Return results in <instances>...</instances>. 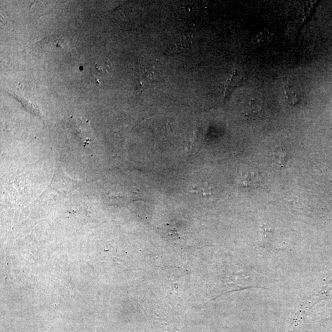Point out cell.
<instances>
[{"instance_id": "2", "label": "cell", "mask_w": 332, "mask_h": 332, "mask_svg": "<svg viewBox=\"0 0 332 332\" xmlns=\"http://www.w3.org/2000/svg\"><path fill=\"white\" fill-rule=\"evenodd\" d=\"M38 44L43 50L52 51L55 49L64 48L66 45V41L62 35L51 36L42 39L39 43H38Z\"/></svg>"}, {"instance_id": "7", "label": "cell", "mask_w": 332, "mask_h": 332, "mask_svg": "<svg viewBox=\"0 0 332 332\" xmlns=\"http://www.w3.org/2000/svg\"><path fill=\"white\" fill-rule=\"evenodd\" d=\"M285 95H286V98L287 102H289V104L291 105H296L298 103L300 98L298 96L297 93H296L295 91L293 89H288L286 91L285 93Z\"/></svg>"}, {"instance_id": "4", "label": "cell", "mask_w": 332, "mask_h": 332, "mask_svg": "<svg viewBox=\"0 0 332 332\" xmlns=\"http://www.w3.org/2000/svg\"><path fill=\"white\" fill-rule=\"evenodd\" d=\"M193 35L190 32H185L178 35L176 39V46L178 51L190 50L193 43Z\"/></svg>"}, {"instance_id": "1", "label": "cell", "mask_w": 332, "mask_h": 332, "mask_svg": "<svg viewBox=\"0 0 332 332\" xmlns=\"http://www.w3.org/2000/svg\"><path fill=\"white\" fill-rule=\"evenodd\" d=\"M261 178L255 171H248L242 174L239 180L240 187L246 189H255L260 187Z\"/></svg>"}, {"instance_id": "5", "label": "cell", "mask_w": 332, "mask_h": 332, "mask_svg": "<svg viewBox=\"0 0 332 332\" xmlns=\"http://www.w3.org/2000/svg\"><path fill=\"white\" fill-rule=\"evenodd\" d=\"M215 188L208 182L200 183L195 185L192 189V192L201 195L205 199H211L215 195Z\"/></svg>"}, {"instance_id": "6", "label": "cell", "mask_w": 332, "mask_h": 332, "mask_svg": "<svg viewBox=\"0 0 332 332\" xmlns=\"http://www.w3.org/2000/svg\"><path fill=\"white\" fill-rule=\"evenodd\" d=\"M272 156L275 162L280 166H286L288 161V154L284 148L281 147L275 148L272 151Z\"/></svg>"}, {"instance_id": "3", "label": "cell", "mask_w": 332, "mask_h": 332, "mask_svg": "<svg viewBox=\"0 0 332 332\" xmlns=\"http://www.w3.org/2000/svg\"><path fill=\"white\" fill-rule=\"evenodd\" d=\"M242 82V77H241V75H240L238 70H235L232 73V74L230 75V77L228 78V79L225 82L224 94L225 100L227 99L228 97L232 94L233 91L234 90L235 88H236L237 86H239Z\"/></svg>"}]
</instances>
